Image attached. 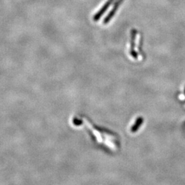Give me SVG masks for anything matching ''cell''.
<instances>
[{
    "mask_svg": "<svg viewBox=\"0 0 185 185\" xmlns=\"http://www.w3.org/2000/svg\"><path fill=\"white\" fill-rule=\"evenodd\" d=\"M122 1H123V0H117L116 2L114 4L113 7H112V9L110 11V12L108 13V15L106 16V17L104 20V22H103L104 23V24L108 23V22H109L110 20L112 19V17H114L115 14L117 10H118L119 6L121 5V4L122 3Z\"/></svg>",
    "mask_w": 185,
    "mask_h": 185,
    "instance_id": "1",
    "label": "cell"
},
{
    "mask_svg": "<svg viewBox=\"0 0 185 185\" xmlns=\"http://www.w3.org/2000/svg\"><path fill=\"white\" fill-rule=\"evenodd\" d=\"M136 35H137V30L135 29H132L131 30V43H130V55L132 56V58H134V59H137L138 58V55L134 49L135 47V39H136Z\"/></svg>",
    "mask_w": 185,
    "mask_h": 185,
    "instance_id": "2",
    "label": "cell"
},
{
    "mask_svg": "<svg viewBox=\"0 0 185 185\" xmlns=\"http://www.w3.org/2000/svg\"><path fill=\"white\" fill-rule=\"evenodd\" d=\"M113 1L114 0H108V1H106V3H105L104 5L102 6V8H101L100 10L94 15L93 20L95 21H98V20H100V18L102 17V15L104 14V12L108 10V8H109V6L111 5Z\"/></svg>",
    "mask_w": 185,
    "mask_h": 185,
    "instance_id": "3",
    "label": "cell"
},
{
    "mask_svg": "<svg viewBox=\"0 0 185 185\" xmlns=\"http://www.w3.org/2000/svg\"><path fill=\"white\" fill-rule=\"evenodd\" d=\"M143 122V117H138V118L137 119L136 121H135L134 125H133L131 127V129H130L131 132H136L137 130L139 129V128L141 127V126L142 125Z\"/></svg>",
    "mask_w": 185,
    "mask_h": 185,
    "instance_id": "4",
    "label": "cell"
},
{
    "mask_svg": "<svg viewBox=\"0 0 185 185\" xmlns=\"http://www.w3.org/2000/svg\"><path fill=\"white\" fill-rule=\"evenodd\" d=\"M184 93H185V89H184Z\"/></svg>",
    "mask_w": 185,
    "mask_h": 185,
    "instance_id": "5",
    "label": "cell"
}]
</instances>
